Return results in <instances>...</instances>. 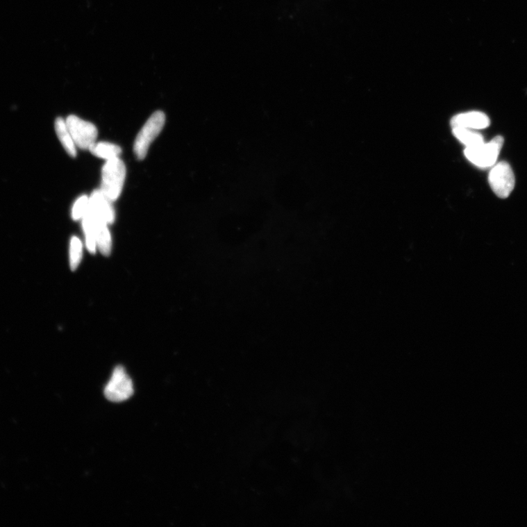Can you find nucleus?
<instances>
[{
  "mask_svg": "<svg viewBox=\"0 0 527 527\" xmlns=\"http://www.w3.org/2000/svg\"><path fill=\"white\" fill-rule=\"evenodd\" d=\"M134 393L133 382L124 367H117L104 390L106 398L112 402H123Z\"/></svg>",
  "mask_w": 527,
  "mask_h": 527,
  "instance_id": "obj_5",
  "label": "nucleus"
},
{
  "mask_svg": "<svg viewBox=\"0 0 527 527\" xmlns=\"http://www.w3.org/2000/svg\"><path fill=\"white\" fill-rule=\"evenodd\" d=\"M89 206V198L87 196H83L78 198L72 209V218L74 220L83 219L87 212Z\"/></svg>",
  "mask_w": 527,
  "mask_h": 527,
  "instance_id": "obj_15",
  "label": "nucleus"
},
{
  "mask_svg": "<svg viewBox=\"0 0 527 527\" xmlns=\"http://www.w3.org/2000/svg\"><path fill=\"white\" fill-rule=\"evenodd\" d=\"M454 137L466 147L478 145L484 143V139L482 135L471 129L455 127L453 128Z\"/></svg>",
  "mask_w": 527,
  "mask_h": 527,
  "instance_id": "obj_12",
  "label": "nucleus"
},
{
  "mask_svg": "<svg viewBox=\"0 0 527 527\" xmlns=\"http://www.w3.org/2000/svg\"><path fill=\"white\" fill-rule=\"evenodd\" d=\"M94 156L110 160L118 158L122 153V149L118 145L109 142H94L88 149Z\"/></svg>",
  "mask_w": 527,
  "mask_h": 527,
  "instance_id": "obj_11",
  "label": "nucleus"
},
{
  "mask_svg": "<svg viewBox=\"0 0 527 527\" xmlns=\"http://www.w3.org/2000/svg\"><path fill=\"white\" fill-rule=\"evenodd\" d=\"M489 183L499 198H508L515 189L516 183L510 165L505 161L494 165L489 175Z\"/></svg>",
  "mask_w": 527,
  "mask_h": 527,
  "instance_id": "obj_4",
  "label": "nucleus"
},
{
  "mask_svg": "<svg viewBox=\"0 0 527 527\" xmlns=\"http://www.w3.org/2000/svg\"><path fill=\"white\" fill-rule=\"evenodd\" d=\"M83 243L77 237H73L70 246V263L72 270L77 269L82 260Z\"/></svg>",
  "mask_w": 527,
  "mask_h": 527,
  "instance_id": "obj_14",
  "label": "nucleus"
},
{
  "mask_svg": "<svg viewBox=\"0 0 527 527\" xmlns=\"http://www.w3.org/2000/svg\"><path fill=\"white\" fill-rule=\"evenodd\" d=\"M165 114L161 111L153 113L146 122L135 140L133 151L139 160H143L151 144L165 125Z\"/></svg>",
  "mask_w": 527,
  "mask_h": 527,
  "instance_id": "obj_3",
  "label": "nucleus"
},
{
  "mask_svg": "<svg viewBox=\"0 0 527 527\" xmlns=\"http://www.w3.org/2000/svg\"><path fill=\"white\" fill-rule=\"evenodd\" d=\"M490 119L481 112H469L455 115L451 120L453 128L460 127L471 130H479L488 128Z\"/></svg>",
  "mask_w": 527,
  "mask_h": 527,
  "instance_id": "obj_8",
  "label": "nucleus"
},
{
  "mask_svg": "<svg viewBox=\"0 0 527 527\" xmlns=\"http://www.w3.org/2000/svg\"><path fill=\"white\" fill-rule=\"evenodd\" d=\"M65 122L76 146L83 150H87L96 142L98 137L96 126L75 115L67 117Z\"/></svg>",
  "mask_w": 527,
  "mask_h": 527,
  "instance_id": "obj_6",
  "label": "nucleus"
},
{
  "mask_svg": "<svg viewBox=\"0 0 527 527\" xmlns=\"http://www.w3.org/2000/svg\"><path fill=\"white\" fill-rule=\"evenodd\" d=\"M503 144L504 138L496 136L489 143L466 147L465 155L471 163L480 168L492 167L496 165Z\"/></svg>",
  "mask_w": 527,
  "mask_h": 527,
  "instance_id": "obj_2",
  "label": "nucleus"
},
{
  "mask_svg": "<svg viewBox=\"0 0 527 527\" xmlns=\"http://www.w3.org/2000/svg\"><path fill=\"white\" fill-rule=\"evenodd\" d=\"M126 176L124 161L118 158L108 160L102 169V183L100 190L111 201L121 194Z\"/></svg>",
  "mask_w": 527,
  "mask_h": 527,
  "instance_id": "obj_1",
  "label": "nucleus"
},
{
  "mask_svg": "<svg viewBox=\"0 0 527 527\" xmlns=\"http://www.w3.org/2000/svg\"><path fill=\"white\" fill-rule=\"evenodd\" d=\"M89 215L93 226L94 237H96L97 247L104 256H109L112 249V237L108 228L107 224L96 215H92L88 210Z\"/></svg>",
  "mask_w": 527,
  "mask_h": 527,
  "instance_id": "obj_9",
  "label": "nucleus"
},
{
  "mask_svg": "<svg viewBox=\"0 0 527 527\" xmlns=\"http://www.w3.org/2000/svg\"><path fill=\"white\" fill-rule=\"evenodd\" d=\"M87 210L107 224L115 221V212L112 201L101 190L94 191L91 194Z\"/></svg>",
  "mask_w": 527,
  "mask_h": 527,
  "instance_id": "obj_7",
  "label": "nucleus"
},
{
  "mask_svg": "<svg viewBox=\"0 0 527 527\" xmlns=\"http://www.w3.org/2000/svg\"><path fill=\"white\" fill-rule=\"evenodd\" d=\"M83 226L85 234L87 248L90 252L96 253L98 248L97 240L94 237L92 220L87 214H85L83 218Z\"/></svg>",
  "mask_w": 527,
  "mask_h": 527,
  "instance_id": "obj_13",
  "label": "nucleus"
},
{
  "mask_svg": "<svg viewBox=\"0 0 527 527\" xmlns=\"http://www.w3.org/2000/svg\"><path fill=\"white\" fill-rule=\"evenodd\" d=\"M56 131L58 137L62 144L65 151L72 157L76 156V144L73 140L69 128L66 125V122L61 117L56 120Z\"/></svg>",
  "mask_w": 527,
  "mask_h": 527,
  "instance_id": "obj_10",
  "label": "nucleus"
}]
</instances>
